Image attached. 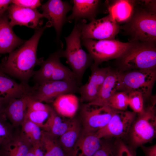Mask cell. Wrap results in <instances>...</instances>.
<instances>
[{
    "instance_id": "obj_6",
    "label": "cell",
    "mask_w": 156,
    "mask_h": 156,
    "mask_svg": "<svg viewBox=\"0 0 156 156\" xmlns=\"http://www.w3.org/2000/svg\"><path fill=\"white\" fill-rule=\"evenodd\" d=\"M156 79V69L133 70L119 72L117 91L128 94L132 92L141 93L144 99L149 97Z\"/></svg>"
},
{
    "instance_id": "obj_9",
    "label": "cell",
    "mask_w": 156,
    "mask_h": 156,
    "mask_svg": "<svg viewBox=\"0 0 156 156\" xmlns=\"http://www.w3.org/2000/svg\"><path fill=\"white\" fill-rule=\"evenodd\" d=\"M114 109L107 105L86 103L81 107L80 114L83 129L96 133L107 124Z\"/></svg>"
},
{
    "instance_id": "obj_27",
    "label": "cell",
    "mask_w": 156,
    "mask_h": 156,
    "mask_svg": "<svg viewBox=\"0 0 156 156\" xmlns=\"http://www.w3.org/2000/svg\"><path fill=\"white\" fill-rule=\"evenodd\" d=\"M57 138L42 130L40 143L45 151L44 156H69L61 146Z\"/></svg>"
},
{
    "instance_id": "obj_39",
    "label": "cell",
    "mask_w": 156,
    "mask_h": 156,
    "mask_svg": "<svg viewBox=\"0 0 156 156\" xmlns=\"http://www.w3.org/2000/svg\"><path fill=\"white\" fill-rule=\"evenodd\" d=\"M11 3V0H0V16L8 11L9 5Z\"/></svg>"
},
{
    "instance_id": "obj_34",
    "label": "cell",
    "mask_w": 156,
    "mask_h": 156,
    "mask_svg": "<svg viewBox=\"0 0 156 156\" xmlns=\"http://www.w3.org/2000/svg\"><path fill=\"white\" fill-rule=\"evenodd\" d=\"M93 156H116L115 143L102 141L100 148Z\"/></svg>"
},
{
    "instance_id": "obj_28",
    "label": "cell",
    "mask_w": 156,
    "mask_h": 156,
    "mask_svg": "<svg viewBox=\"0 0 156 156\" xmlns=\"http://www.w3.org/2000/svg\"><path fill=\"white\" fill-rule=\"evenodd\" d=\"M21 134L32 146L41 144L42 129L37 125L25 118L21 125Z\"/></svg>"
},
{
    "instance_id": "obj_31",
    "label": "cell",
    "mask_w": 156,
    "mask_h": 156,
    "mask_svg": "<svg viewBox=\"0 0 156 156\" xmlns=\"http://www.w3.org/2000/svg\"><path fill=\"white\" fill-rule=\"evenodd\" d=\"M13 127L7 121L6 117H0V146L7 145L13 139L15 135Z\"/></svg>"
},
{
    "instance_id": "obj_8",
    "label": "cell",
    "mask_w": 156,
    "mask_h": 156,
    "mask_svg": "<svg viewBox=\"0 0 156 156\" xmlns=\"http://www.w3.org/2000/svg\"><path fill=\"white\" fill-rule=\"evenodd\" d=\"M75 23L80 33L81 40L87 39H114L120 30V26L109 14L102 18L95 19L88 24L84 19Z\"/></svg>"
},
{
    "instance_id": "obj_36",
    "label": "cell",
    "mask_w": 156,
    "mask_h": 156,
    "mask_svg": "<svg viewBox=\"0 0 156 156\" xmlns=\"http://www.w3.org/2000/svg\"><path fill=\"white\" fill-rule=\"evenodd\" d=\"M31 94L28 99L27 110L34 111H50L51 110L52 107L49 105L32 99L31 97Z\"/></svg>"
},
{
    "instance_id": "obj_12",
    "label": "cell",
    "mask_w": 156,
    "mask_h": 156,
    "mask_svg": "<svg viewBox=\"0 0 156 156\" xmlns=\"http://www.w3.org/2000/svg\"><path fill=\"white\" fill-rule=\"evenodd\" d=\"M72 8L71 3L61 0H49L41 5L42 14L48 20L50 27L54 28L58 41L62 27L68 22L66 14Z\"/></svg>"
},
{
    "instance_id": "obj_35",
    "label": "cell",
    "mask_w": 156,
    "mask_h": 156,
    "mask_svg": "<svg viewBox=\"0 0 156 156\" xmlns=\"http://www.w3.org/2000/svg\"><path fill=\"white\" fill-rule=\"evenodd\" d=\"M115 144L116 156H136V151L120 139H117Z\"/></svg>"
},
{
    "instance_id": "obj_38",
    "label": "cell",
    "mask_w": 156,
    "mask_h": 156,
    "mask_svg": "<svg viewBox=\"0 0 156 156\" xmlns=\"http://www.w3.org/2000/svg\"><path fill=\"white\" fill-rule=\"evenodd\" d=\"M144 154V156H156V144L148 146L144 145L140 146Z\"/></svg>"
},
{
    "instance_id": "obj_2",
    "label": "cell",
    "mask_w": 156,
    "mask_h": 156,
    "mask_svg": "<svg viewBox=\"0 0 156 156\" xmlns=\"http://www.w3.org/2000/svg\"><path fill=\"white\" fill-rule=\"evenodd\" d=\"M132 13L120 26L129 41L156 44V8L145 0H133Z\"/></svg>"
},
{
    "instance_id": "obj_29",
    "label": "cell",
    "mask_w": 156,
    "mask_h": 156,
    "mask_svg": "<svg viewBox=\"0 0 156 156\" xmlns=\"http://www.w3.org/2000/svg\"><path fill=\"white\" fill-rule=\"evenodd\" d=\"M64 80L76 81L79 84L77 77L73 71L64 65L60 61L49 81Z\"/></svg>"
},
{
    "instance_id": "obj_13",
    "label": "cell",
    "mask_w": 156,
    "mask_h": 156,
    "mask_svg": "<svg viewBox=\"0 0 156 156\" xmlns=\"http://www.w3.org/2000/svg\"><path fill=\"white\" fill-rule=\"evenodd\" d=\"M8 12L10 24L12 27L17 25L36 30L41 27L42 24V19L44 17L36 9L25 8L11 3Z\"/></svg>"
},
{
    "instance_id": "obj_37",
    "label": "cell",
    "mask_w": 156,
    "mask_h": 156,
    "mask_svg": "<svg viewBox=\"0 0 156 156\" xmlns=\"http://www.w3.org/2000/svg\"><path fill=\"white\" fill-rule=\"evenodd\" d=\"M41 1L39 0H12V3L18 6L25 8L35 9L41 6Z\"/></svg>"
},
{
    "instance_id": "obj_17",
    "label": "cell",
    "mask_w": 156,
    "mask_h": 156,
    "mask_svg": "<svg viewBox=\"0 0 156 156\" xmlns=\"http://www.w3.org/2000/svg\"><path fill=\"white\" fill-rule=\"evenodd\" d=\"M12 28L7 11L0 16V53H9L25 41L16 35Z\"/></svg>"
},
{
    "instance_id": "obj_4",
    "label": "cell",
    "mask_w": 156,
    "mask_h": 156,
    "mask_svg": "<svg viewBox=\"0 0 156 156\" xmlns=\"http://www.w3.org/2000/svg\"><path fill=\"white\" fill-rule=\"evenodd\" d=\"M156 101L137 114L127 136L130 145L136 151L139 147L152 140L156 134Z\"/></svg>"
},
{
    "instance_id": "obj_16",
    "label": "cell",
    "mask_w": 156,
    "mask_h": 156,
    "mask_svg": "<svg viewBox=\"0 0 156 156\" xmlns=\"http://www.w3.org/2000/svg\"><path fill=\"white\" fill-rule=\"evenodd\" d=\"M73 4L72 13L67 17V22H75L81 19H87L90 22L95 19L100 12L102 3L99 0H79L71 1Z\"/></svg>"
},
{
    "instance_id": "obj_1",
    "label": "cell",
    "mask_w": 156,
    "mask_h": 156,
    "mask_svg": "<svg viewBox=\"0 0 156 156\" xmlns=\"http://www.w3.org/2000/svg\"><path fill=\"white\" fill-rule=\"evenodd\" d=\"M49 27L46 23L43 27L36 29L31 38L3 58L0 63L2 70L8 75L19 79L22 83H27L34 74L35 66L41 65L44 60L43 58H38L37 48L43 32Z\"/></svg>"
},
{
    "instance_id": "obj_25",
    "label": "cell",
    "mask_w": 156,
    "mask_h": 156,
    "mask_svg": "<svg viewBox=\"0 0 156 156\" xmlns=\"http://www.w3.org/2000/svg\"><path fill=\"white\" fill-rule=\"evenodd\" d=\"M71 120L62 119L52 108L48 120L42 130L58 138L68 129Z\"/></svg>"
},
{
    "instance_id": "obj_33",
    "label": "cell",
    "mask_w": 156,
    "mask_h": 156,
    "mask_svg": "<svg viewBox=\"0 0 156 156\" xmlns=\"http://www.w3.org/2000/svg\"><path fill=\"white\" fill-rule=\"evenodd\" d=\"M129 105L133 112L137 114L142 112L144 109V98L138 92H132L128 94Z\"/></svg>"
},
{
    "instance_id": "obj_24",
    "label": "cell",
    "mask_w": 156,
    "mask_h": 156,
    "mask_svg": "<svg viewBox=\"0 0 156 156\" xmlns=\"http://www.w3.org/2000/svg\"><path fill=\"white\" fill-rule=\"evenodd\" d=\"M81 130L79 122L77 120L73 119L67 130L58 139L61 146L69 156H70Z\"/></svg>"
},
{
    "instance_id": "obj_18",
    "label": "cell",
    "mask_w": 156,
    "mask_h": 156,
    "mask_svg": "<svg viewBox=\"0 0 156 156\" xmlns=\"http://www.w3.org/2000/svg\"><path fill=\"white\" fill-rule=\"evenodd\" d=\"M102 142L96 133L82 129L70 156H93L100 148Z\"/></svg>"
},
{
    "instance_id": "obj_32",
    "label": "cell",
    "mask_w": 156,
    "mask_h": 156,
    "mask_svg": "<svg viewBox=\"0 0 156 156\" xmlns=\"http://www.w3.org/2000/svg\"><path fill=\"white\" fill-rule=\"evenodd\" d=\"M51 111H34L27 110L25 118L37 125L42 130L48 120Z\"/></svg>"
},
{
    "instance_id": "obj_10",
    "label": "cell",
    "mask_w": 156,
    "mask_h": 156,
    "mask_svg": "<svg viewBox=\"0 0 156 156\" xmlns=\"http://www.w3.org/2000/svg\"><path fill=\"white\" fill-rule=\"evenodd\" d=\"M80 86L76 81H49L35 86L31 97L32 99L41 102H53L61 95L78 93Z\"/></svg>"
},
{
    "instance_id": "obj_7",
    "label": "cell",
    "mask_w": 156,
    "mask_h": 156,
    "mask_svg": "<svg viewBox=\"0 0 156 156\" xmlns=\"http://www.w3.org/2000/svg\"><path fill=\"white\" fill-rule=\"evenodd\" d=\"M81 40V45L86 48L94 61L93 64L98 66L103 62L120 57L132 43L115 39L97 40L87 39Z\"/></svg>"
},
{
    "instance_id": "obj_23",
    "label": "cell",
    "mask_w": 156,
    "mask_h": 156,
    "mask_svg": "<svg viewBox=\"0 0 156 156\" xmlns=\"http://www.w3.org/2000/svg\"><path fill=\"white\" fill-rule=\"evenodd\" d=\"M109 14L118 23L126 22L130 16L133 10V0H114L111 3L106 1Z\"/></svg>"
},
{
    "instance_id": "obj_41",
    "label": "cell",
    "mask_w": 156,
    "mask_h": 156,
    "mask_svg": "<svg viewBox=\"0 0 156 156\" xmlns=\"http://www.w3.org/2000/svg\"><path fill=\"white\" fill-rule=\"evenodd\" d=\"M26 156H36L32 146L29 150Z\"/></svg>"
},
{
    "instance_id": "obj_15",
    "label": "cell",
    "mask_w": 156,
    "mask_h": 156,
    "mask_svg": "<svg viewBox=\"0 0 156 156\" xmlns=\"http://www.w3.org/2000/svg\"><path fill=\"white\" fill-rule=\"evenodd\" d=\"M34 86L27 83H19L11 78L0 67V101L4 105L10 100L21 97L32 92Z\"/></svg>"
},
{
    "instance_id": "obj_40",
    "label": "cell",
    "mask_w": 156,
    "mask_h": 156,
    "mask_svg": "<svg viewBox=\"0 0 156 156\" xmlns=\"http://www.w3.org/2000/svg\"><path fill=\"white\" fill-rule=\"evenodd\" d=\"M4 104L0 101V117H6L4 113Z\"/></svg>"
},
{
    "instance_id": "obj_5",
    "label": "cell",
    "mask_w": 156,
    "mask_h": 156,
    "mask_svg": "<svg viewBox=\"0 0 156 156\" xmlns=\"http://www.w3.org/2000/svg\"><path fill=\"white\" fill-rule=\"evenodd\" d=\"M64 39L66 47L64 50L61 49V57L66 58L80 86L84 73L93 60L82 48L80 34L75 24L70 34Z\"/></svg>"
},
{
    "instance_id": "obj_30",
    "label": "cell",
    "mask_w": 156,
    "mask_h": 156,
    "mask_svg": "<svg viewBox=\"0 0 156 156\" xmlns=\"http://www.w3.org/2000/svg\"><path fill=\"white\" fill-rule=\"evenodd\" d=\"M106 105L114 110L125 111L129 106L128 94L124 92L117 91L110 97Z\"/></svg>"
},
{
    "instance_id": "obj_22",
    "label": "cell",
    "mask_w": 156,
    "mask_h": 156,
    "mask_svg": "<svg viewBox=\"0 0 156 156\" xmlns=\"http://www.w3.org/2000/svg\"><path fill=\"white\" fill-rule=\"evenodd\" d=\"M61 57V49L51 54L41 65L38 70L35 71L33 78L38 85L49 80Z\"/></svg>"
},
{
    "instance_id": "obj_19",
    "label": "cell",
    "mask_w": 156,
    "mask_h": 156,
    "mask_svg": "<svg viewBox=\"0 0 156 156\" xmlns=\"http://www.w3.org/2000/svg\"><path fill=\"white\" fill-rule=\"evenodd\" d=\"M31 93L25 94L20 98L12 99L5 104V116L14 127L21 126L24 121L28 99Z\"/></svg>"
},
{
    "instance_id": "obj_11",
    "label": "cell",
    "mask_w": 156,
    "mask_h": 156,
    "mask_svg": "<svg viewBox=\"0 0 156 156\" xmlns=\"http://www.w3.org/2000/svg\"><path fill=\"white\" fill-rule=\"evenodd\" d=\"M137 114L133 111L114 110L107 125L96 133L98 137L118 139L127 136Z\"/></svg>"
},
{
    "instance_id": "obj_21",
    "label": "cell",
    "mask_w": 156,
    "mask_h": 156,
    "mask_svg": "<svg viewBox=\"0 0 156 156\" xmlns=\"http://www.w3.org/2000/svg\"><path fill=\"white\" fill-rule=\"evenodd\" d=\"M118 74V72L110 69L96 98L91 103L107 105L110 97L117 91Z\"/></svg>"
},
{
    "instance_id": "obj_3",
    "label": "cell",
    "mask_w": 156,
    "mask_h": 156,
    "mask_svg": "<svg viewBox=\"0 0 156 156\" xmlns=\"http://www.w3.org/2000/svg\"><path fill=\"white\" fill-rule=\"evenodd\" d=\"M132 43L118 60L125 70L156 69V44L137 41Z\"/></svg>"
},
{
    "instance_id": "obj_14",
    "label": "cell",
    "mask_w": 156,
    "mask_h": 156,
    "mask_svg": "<svg viewBox=\"0 0 156 156\" xmlns=\"http://www.w3.org/2000/svg\"><path fill=\"white\" fill-rule=\"evenodd\" d=\"M110 69L109 67L99 68L92 64L88 82L79 87L78 93L81 101L91 103L96 99Z\"/></svg>"
},
{
    "instance_id": "obj_26",
    "label": "cell",
    "mask_w": 156,
    "mask_h": 156,
    "mask_svg": "<svg viewBox=\"0 0 156 156\" xmlns=\"http://www.w3.org/2000/svg\"><path fill=\"white\" fill-rule=\"evenodd\" d=\"M3 146L6 156H26L32 146L20 133L15 135L13 139Z\"/></svg>"
},
{
    "instance_id": "obj_20",
    "label": "cell",
    "mask_w": 156,
    "mask_h": 156,
    "mask_svg": "<svg viewBox=\"0 0 156 156\" xmlns=\"http://www.w3.org/2000/svg\"><path fill=\"white\" fill-rule=\"evenodd\" d=\"M53 106L54 109L59 115L72 118L78 109L79 99L74 94L61 95L54 100Z\"/></svg>"
}]
</instances>
